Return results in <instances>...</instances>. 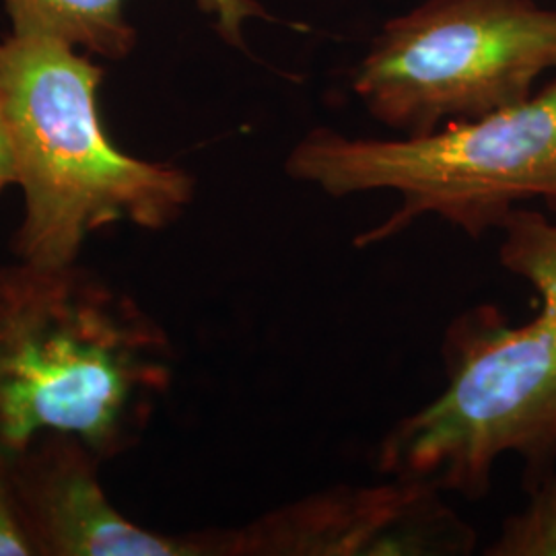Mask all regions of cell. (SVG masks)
<instances>
[{"label":"cell","mask_w":556,"mask_h":556,"mask_svg":"<svg viewBox=\"0 0 556 556\" xmlns=\"http://www.w3.org/2000/svg\"><path fill=\"white\" fill-rule=\"evenodd\" d=\"M498 231V262L536 291L538 314L511 324L478 303L452 318L443 390L388 429L376 452L383 477L480 501L501 457H519L526 491L556 466V217L519 206Z\"/></svg>","instance_id":"cell-1"},{"label":"cell","mask_w":556,"mask_h":556,"mask_svg":"<svg viewBox=\"0 0 556 556\" xmlns=\"http://www.w3.org/2000/svg\"><path fill=\"white\" fill-rule=\"evenodd\" d=\"M172 338L139 301L73 264L0 262V462L41 433L130 452L174 381Z\"/></svg>","instance_id":"cell-2"},{"label":"cell","mask_w":556,"mask_h":556,"mask_svg":"<svg viewBox=\"0 0 556 556\" xmlns=\"http://www.w3.org/2000/svg\"><path fill=\"white\" fill-rule=\"evenodd\" d=\"M101 79L100 66L64 41L0 40V140L25 199L15 258L73 264L103 227L161 231L192 204L188 172L126 155L108 139Z\"/></svg>","instance_id":"cell-3"},{"label":"cell","mask_w":556,"mask_h":556,"mask_svg":"<svg viewBox=\"0 0 556 556\" xmlns=\"http://www.w3.org/2000/svg\"><path fill=\"white\" fill-rule=\"evenodd\" d=\"M285 174L330 199L396 194V208L355 238L358 250L425 217L470 239L501 229L523 202L540 200L556 217V79L519 103L420 137H351L319 126L289 151Z\"/></svg>","instance_id":"cell-4"},{"label":"cell","mask_w":556,"mask_h":556,"mask_svg":"<svg viewBox=\"0 0 556 556\" xmlns=\"http://www.w3.org/2000/svg\"><path fill=\"white\" fill-rule=\"evenodd\" d=\"M556 68V11L536 0H425L383 23L351 79L371 118L420 137L514 105Z\"/></svg>","instance_id":"cell-5"},{"label":"cell","mask_w":556,"mask_h":556,"mask_svg":"<svg viewBox=\"0 0 556 556\" xmlns=\"http://www.w3.org/2000/svg\"><path fill=\"white\" fill-rule=\"evenodd\" d=\"M443 495L408 478L334 484L239 528H217L219 556L472 555L477 532Z\"/></svg>","instance_id":"cell-6"},{"label":"cell","mask_w":556,"mask_h":556,"mask_svg":"<svg viewBox=\"0 0 556 556\" xmlns=\"http://www.w3.org/2000/svg\"><path fill=\"white\" fill-rule=\"evenodd\" d=\"M4 464L38 556H215L211 530L169 534L118 511L103 459L75 435L41 433Z\"/></svg>","instance_id":"cell-7"},{"label":"cell","mask_w":556,"mask_h":556,"mask_svg":"<svg viewBox=\"0 0 556 556\" xmlns=\"http://www.w3.org/2000/svg\"><path fill=\"white\" fill-rule=\"evenodd\" d=\"M4 7L20 38H52L110 60L128 56L137 43L124 0H4Z\"/></svg>","instance_id":"cell-8"},{"label":"cell","mask_w":556,"mask_h":556,"mask_svg":"<svg viewBox=\"0 0 556 556\" xmlns=\"http://www.w3.org/2000/svg\"><path fill=\"white\" fill-rule=\"evenodd\" d=\"M526 493V505L503 519L482 555L556 556V466Z\"/></svg>","instance_id":"cell-9"},{"label":"cell","mask_w":556,"mask_h":556,"mask_svg":"<svg viewBox=\"0 0 556 556\" xmlns=\"http://www.w3.org/2000/svg\"><path fill=\"white\" fill-rule=\"evenodd\" d=\"M0 556H38L25 530L4 462H0Z\"/></svg>","instance_id":"cell-10"},{"label":"cell","mask_w":556,"mask_h":556,"mask_svg":"<svg viewBox=\"0 0 556 556\" xmlns=\"http://www.w3.org/2000/svg\"><path fill=\"white\" fill-rule=\"evenodd\" d=\"M206 15H213L223 40L231 46H243V23L268 20V13L256 0H197Z\"/></svg>","instance_id":"cell-11"},{"label":"cell","mask_w":556,"mask_h":556,"mask_svg":"<svg viewBox=\"0 0 556 556\" xmlns=\"http://www.w3.org/2000/svg\"><path fill=\"white\" fill-rule=\"evenodd\" d=\"M13 184V176H11V165H9V157H7V151L2 147V140H0V190L4 186Z\"/></svg>","instance_id":"cell-12"}]
</instances>
